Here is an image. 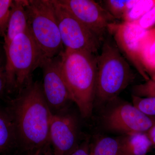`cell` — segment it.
I'll return each instance as SVG.
<instances>
[{
	"label": "cell",
	"mask_w": 155,
	"mask_h": 155,
	"mask_svg": "<svg viewBox=\"0 0 155 155\" xmlns=\"http://www.w3.org/2000/svg\"><path fill=\"white\" fill-rule=\"evenodd\" d=\"M9 113L14 120L19 145L33 152L49 143L53 114L46 101L41 85L31 82L12 102Z\"/></svg>",
	"instance_id": "6da1fadb"
},
{
	"label": "cell",
	"mask_w": 155,
	"mask_h": 155,
	"mask_svg": "<svg viewBox=\"0 0 155 155\" xmlns=\"http://www.w3.org/2000/svg\"><path fill=\"white\" fill-rule=\"evenodd\" d=\"M58 56L61 75L72 102L81 116H91L95 98L96 55L83 51L65 49Z\"/></svg>",
	"instance_id": "7a4b0ae2"
},
{
	"label": "cell",
	"mask_w": 155,
	"mask_h": 155,
	"mask_svg": "<svg viewBox=\"0 0 155 155\" xmlns=\"http://www.w3.org/2000/svg\"><path fill=\"white\" fill-rule=\"evenodd\" d=\"M134 78L131 68L116 45L106 41L97 58L95 98L112 101Z\"/></svg>",
	"instance_id": "3957f363"
},
{
	"label": "cell",
	"mask_w": 155,
	"mask_h": 155,
	"mask_svg": "<svg viewBox=\"0 0 155 155\" xmlns=\"http://www.w3.org/2000/svg\"><path fill=\"white\" fill-rule=\"evenodd\" d=\"M5 51L7 90L20 92L31 82L32 72L45 58L28 30L15 37Z\"/></svg>",
	"instance_id": "277c9868"
},
{
	"label": "cell",
	"mask_w": 155,
	"mask_h": 155,
	"mask_svg": "<svg viewBox=\"0 0 155 155\" xmlns=\"http://www.w3.org/2000/svg\"><path fill=\"white\" fill-rule=\"evenodd\" d=\"M28 30L45 58L63 51V45L52 0H26Z\"/></svg>",
	"instance_id": "5b68a950"
},
{
	"label": "cell",
	"mask_w": 155,
	"mask_h": 155,
	"mask_svg": "<svg viewBox=\"0 0 155 155\" xmlns=\"http://www.w3.org/2000/svg\"><path fill=\"white\" fill-rule=\"evenodd\" d=\"M52 2L65 49L83 51L96 55L102 40L57 0Z\"/></svg>",
	"instance_id": "8992f818"
},
{
	"label": "cell",
	"mask_w": 155,
	"mask_h": 155,
	"mask_svg": "<svg viewBox=\"0 0 155 155\" xmlns=\"http://www.w3.org/2000/svg\"><path fill=\"white\" fill-rule=\"evenodd\" d=\"M103 122L108 130L123 135L147 133L155 125V117L147 116L133 105L122 103L106 111Z\"/></svg>",
	"instance_id": "52a82bcc"
},
{
	"label": "cell",
	"mask_w": 155,
	"mask_h": 155,
	"mask_svg": "<svg viewBox=\"0 0 155 155\" xmlns=\"http://www.w3.org/2000/svg\"><path fill=\"white\" fill-rule=\"evenodd\" d=\"M40 67L42 69L43 93L53 114L61 113L69 101H72L61 75L59 57L45 58Z\"/></svg>",
	"instance_id": "ba28073f"
},
{
	"label": "cell",
	"mask_w": 155,
	"mask_h": 155,
	"mask_svg": "<svg viewBox=\"0 0 155 155\" xmlns=\"http://www.w3.org/2000/svg\"><path fill=\"white\" fill-rule=\"evenodd\" d=\"M102 40L108 31V26L115 22V18L98 3L92 0H57Z\"/></svg>",
	"instance_id": "9c48e42d"
},
{
	"label": "cell",
	"mask_w": 155,
	"mask_h": 155,
	"mask_svg": "<svg viewBox=\"0 0 155 155\" xmlns=\"http://www.w3.org/2000/svg\"><path fill=\"white\" fill-rule=\"evenodd\" d=\"M147 30L140 27L137 21L114 22L108 26V31L113 35L116 46L130 61L143 78L150 80L140 62L139 45L140 41Z\"/></svg>",
	"instance_id": "30bf717a"
},
{
	"label": "cell",
	"mask_w": 155,
	"mask_h": 155,
	"mask_svg": "<svg viewBox=\"0 0 155 155\" xmlns=\"http://www.w3.org/2000/svg\"><path fill=\"white\" fill-rule=\"evenodd\" d=\"M78 125L74 116L69 114H53L50 124L49 142L54 155H69L78 147Z\"/></svg>",
	"instance_id": "8fae6325"
},
{
	"label": "cell",
	"mask_w": 155,
	"mask_h": 155,
	"mask_svg": "<svg viewBox=\"0 0 155 155\" xmlns=\"http://www.w3.org/2000/svg\"><path fill=\"white\" fill-rule=\"evenodd\" d=\"M28 27L26 0L13 1L8 28L4 38V49L15 37L27 31Z\"/></svg>",
	"instance_id": "7c38bea8"
},
{
	"label": "cell",
	"mask_w": 155,
	"mask_h": 155,
	"mask_svg": "<svg viewBox=\"0 0 155 155\" xmlns=\"http://www.w3.org/2000/svg\"><path fill=\"white\" fill-rule=\"evenodd\" d=\"M139 57L146 73L155 80V28L147 30L140 41Z\"/></svg>",
	"instance_id": "4fadbf2b"
},
{
	"label": "cell",
	"mask_w": 155,
	"mask_h": 155,
	"mask_svg": "<svg viewBox=\"0 0 155 155\" xmlns=\"http://www.w3.org/2000/svg\"><path fill=\"white\" fill-rule=\"evenodd\" d=\"M119 139L123 155H147L153 146L147 133L123 135Z\"/></svg>",
	"instance_id": "5bb4252c"
},
{
	"label": "cell",
	"mask_w": 155,
	"mask_h": 155,
	"mask_svg": "<svg viewBox=\"0 0 155 155\" xmlns=\"http://www.w3.org/2000/svg\"><path fill=\"white\" fill-rule=\"evenodd\" d=\"M19 145L16 127L10 113L0 108V153Z\"/></svg>",
	"instance_id": "9a60e30c"
},
{
	"label": "cell",
	"mask_w": 155,
	"mask_h": 155,
	"mask_svg": "<svg viewBox=\"0 0 155 155\" xmlns=\"http://www.w3.org/2000/svg\"><path fill=\"white\" fill-rule=\"evenodd\" d=\"M92 155H123L119 137H101L91 145Z\"/></svg>",
	"instance_id": "2e32d148"
},
{
	"label": "cell",
	"mask_w": 155,
	"mask_h": 155,
	"mask_svg": "<svg viewBox=\"0 0 155 155\" xmlns=\"http://www.w3.org/2000/svg\"><path fill=\"white\" fill-rule=\"evenodd\" d=\"M155 5V0H138L131 10L123 17L124 22L137 21Z\"/></svg>",
	"instance_id": "e0dca14e"
},
{
	"label": "cell",
	"mask_w": 155,
	"mask_h": 155,
	"mask_svg": "<svg viewBox=\"0 0 155 155\" xmlns=\"http://www.w3.org/2000/svg\"><path fill=\"white\" fill-rule=\"evenodd\" d=\"M133 105L147 116H155V97H142L132 95Z\"/></svg>",
	"instance_id": "ac0fdd59"
},
{
	"label": "cell",
	"mask_w": 155,
	"mask_h": 155,
	"mask_svg": "<svg viewBox=\"0 0 155 155\" xmlns=\"http://www.w3.org/2000/svg\"><path fill=\"white\" fill-rule=\"evenodd\" d=\"M107 11L115 19H123L128 13L127 0H107L104 1Z\"/></svg>",
	"instance_id": "d6986e66"
},
{
	"label": "cell",
	"mask_w": 155,
	"mask_h": 155,
	"mask_svg": "<svg viewBox=\"0 0 155 155\" xmlns=\"http://www.w3.org/2000/svg\"><path fill=\"white\" fill-rule=\"evenodd\" d=\"M12 2V0H0V37L5 35Z\"/></svg>",
	"instance_id": "ffe728a7"
},
{
	"label": "cell",
	"mask_w": 155,
	"mask_h": 155,
	"mask_svg": "<svg viewBox=\"0 0 155 155\" xmlns=\"http://www.w3.org/2000/svg\"><path fill=\"white\" fill-rule=\"evenodd\" d=\"M133 95L142 97H155V80L150 79L144 83L134 87Z\"/></svg>",
	"instance_id": "44dd1931"
},
{
	"label": "cell",
	"mask_w": 155,
	"mask_h": 155,
	"mask_svg": "<svg viewBox=\"0 0 155 155\" xmlns=\"http://www.w3.org/2000/svg\"><path fill=\"white\" fill-rule=\"evenodd\" d=\"M136 21L142 28L148 30L155 23V5Z\"/></svg>",
	"instance_id": "7402d4cb"
},
{
	"label": "cell",
	"mask_w": 155,
	"mask_h": 155,
	"mask_svg": "<svg viewBox=\"0 0 155 155\" xmlns=\"http://www.w3.org/2000/svg\"><path fill=\"white\" fill-rule=\"evenodd\" d=\"M91 147L89 140H85L79 144L77 148L69 155H92Z\"/></svg>",
	"instance_id": "603a6c76"
},
{
	"label": "cell",
	"mask_w": 155,
	"mask_h": 155,
	"mask_svg": "<svg viewBox=\"0 0 155 155\" xmlns=\"http://www.w3.org/2000/svg\"><path fill=\"white\" fill-rule=\"evenodd\" d=\"M7 90V81L5 70L0 67V95L2 94L5 90Z\"/></svg>",
	"instance_id": "cb8c5ba5"
},
{
	"label": "cell",
	"mask_w": 155,
	"mask_h": 155,
	"mask_svg": "<svg viewBox=\"0 0 155 155\" xmlns=\"http://www.w3.org/2000/svg\"><path fill=\"white\" fill-rule=\"evenodd\" d=\"M147 134L150 140L152 143L153 145H155V125L151 127Z\"/></svg>",
	"instance_id": "d4e9b609"
},
{
	"label": "cell",
	"mask_w": 155,
	"mask_h": 155,
	"mask_svg": "<svg viewBox=\"0 0 155 155\" xmlns=\"http://www.w3.org/2000/svg\"><path fill=\"white\" fill-rule=\"evenodd\" d=\"M41 149L37 150L35 151L32 152V153L30 155H41Z\"/></svg>",
	"instance_id": "484cf974"
}]
</instances>
